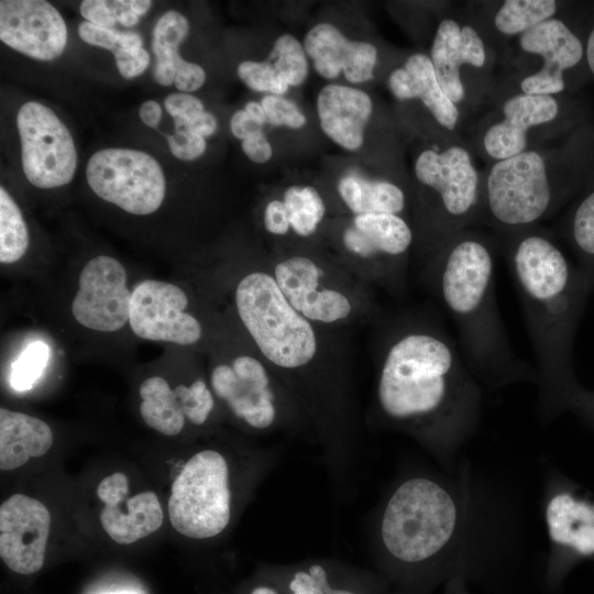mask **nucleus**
<instances>
[{
	"mask_svg": "<svg viewBox=\"0 0 594 594\" xmlns=\"http://www.w3.org/2000/svg\"><path fill=\"white\" fill-rule=\"evenodd\" d=\"M376 400L389 424L449 472L481 421L477 377L455 343L433 329H411L393 341L380 370Z\"/></svg>",
	"mask_w": 594,
	"mask_h": 594,
	"instance_id": "f257e3e1",
	"label": "nucleus"
},
{
	"mask_svg": "<svg viewBox=\"0 0 594 594\" xmlns=\"http://www.w3.org/2000/svg\"><path fill=\"white\" fill-rule=\"evenodd\" d=\"M504 243L537 356L546 411L572 389V343L592 286L558 243L536 229L506 235Z\"/></svg>",
	"mask_w": 594,
	"mask_h": 594,
	"instance_id": "f03ea898",
	"label": "nucleus"
},
{
	"mask_svg": "<svg viewBox=\"0 0 594 594\" xmlns=\"http://www.w3.org/2000/svg\"><path fill=\"white\" fill-rule=\"evenodd\" d=\"M438 295L459 330L466 362L490 386L528 380L515 356L495 296L492 243L469 229L446 241L432 256Z\"/></svg>",
	"mask_w": 594,
	"mask_h": 594,
	"instance_id": "7ed1b4c3",
	"label": "nucleus"
},
{
	"mask_svg": "<svg viewBox=\"0 0 594 594\" xmlns=\"http://www.w3.org/2000/svg\"><path fill=\"white\" fill-rule=\"evenodd\" d=\"M594 179V127L587 123L552 151L528 148L494 162L482 186L484 220L505 235L535 229Z\"/></svg>",
	"mask_w": 594,
	"mask_h": 594,
	"instance_id": "20e7f679",
	"label": "nucleus"
},
{
	"mask_svg": "<svg viewBox=\"0 0 594 594\" xmlns=\"http://www.w3.org/2000/svg\"><path fill=\"white\" fill-rule=\"evenodd\" d=\"M465 525V504L453 487L430 475L402 480L383 503L374 546L389 565L407 574L468 578L454 550Z\"/></svg>",
	"mask_w": 594,
	"mask_h": 594,
	"instance_id": "39448f33",
	"label": "nucleus"
},
{
	"mask_svg": "<svg viewBox=\"0 0 594 594\" xmlns=\"http://www.w3.org/2000/svg\"><path fill=\"white\" fill-rule=\"evenodd\" d=\"M234 304L242 324L272 364L296 370L312 361L314 328L289 304L274 276L260 271L244 275L237 284Z\"/></svg>",
	"mask_w": 594,
	"mask_h": 594,
	"instance_id": "423d86ee",
	"label": "nucleus"
},
{
	"mask_svg": "<svg viewBox=\"0 0 594 594\" xmlns=\"http://www.w3.org/2000/svg\"><path fill=\"white\" fill-rule=\"evenodd\" d=\"M414 174L430 196L426 218L435 253L446 241L480 221L483 180L469 150L458 143L421 151Z\"/></svg>",
	"mask_w": 594,
	"mask_h": 594,
	"instance_id": "0eeeda50",
	"label": "nucleus"
},
{
	"mask_svg": "<svg viewBox=\"0 0 594 594\" xmlns=\"http://www.w3.org/2000/svg\"><path fill=\"white\" fill-rule=\"evenodd\" d=\"M233 469L213 448L193 454L172 485L168 516L180 535L206 540L221 535L233 517Z\"/></svg>",
	"mask_w": 594,
	"mask_h": 594,
	"instance_id": "6e6552de",
	"label": "nucleus"
},
{
	"mask_svg": "<svg viewBox=\"0 0 594 594\" xmlns=\"http://www.w3.org/2000/svg\"><path fill=\"white\" fill-rule=\"evenodd\" d=\"M86 179L100 199L134 216L156 212L166 195L162 166L139 150L107 147L95 152L86 166Z\"/></svg>",
	"mask_w": 594,
	"mask_h": 594,
	"instance_id": "1a4fd4ad",
	"label": "nucleus"
},
{
	"mask_svg": "<svg viewBox=\"0 0 594 594\" xmlns=\"http://www.w3.org/2000/svg\"><path fill=\"white\" fill-rule=\"evenodd\" d=\"M482 134V148L494 162L518 155L529 148V134L541 127L572 132L586 124L584 112L574 101L560 96L517 92L499 108Z\"/></svg>",
	"mask_w": 594,
	"mask_h": 594,
	"instance_id": "9d476101",
	"label": "nucleus"
},
{
	"mask_svg": "<svg viewBox=\"0 0 594 594\" xmlns=\"http://www.w3.org/2000/svg\"><path fill=\"white\" fill-rule=\"evenodd\" d=\"M588 26L579 28L553 16L519 35L521 51L540 56L543 62L537 72L520 80V91L560 96L569 86L580 85L586 79L590 76L585 62Z\"/></svg>",
	"mask_w": 594,
	"mask_h": 594,
	"instance_id": "9b49d317",
	"label": "nucleus"
},
{
	"mask_svg": "<svg viewBox=\"0 0 594 594\" xmlns=\"http://www.w3.org/2000/svg\"><path fill=\"white\" fill-rule=\"evenodd\" d=\"M22 168L26 179L41 189L72 182L77 169L73 135L56 113L37 101L23 103L16 114Z\"/></svg>",
	"mask_w": 594,
	"mask_h": 594,
	"instance_id": "f8f14e48",
	"label": "nucleus"
},
{
	"mask_svg": "<svg viewBox=\"0 0 594 594\" xmlns=\"http://www.w3.org/2000/svg\"><path fill=\"white\" fill-rule=\"evenodd\" d=\"M210 388L230 413L255 431H270L283 422V398L263 363L241 354L218 363L210 372Z\"/></svg>",
	"mask_w": 594,
	"mask_h": 594,
	"instance_id": "ddd939ff",
	"label": "nucleus"
},
{
	"mask_svg": "<svg viewBox=\"0 0 594 594\" xmlns=\"http://www.w3.org/2000/svg\"><path fill=\"white\" fill-rule=\"evenodd\" d=\"M188 307L180 286L145 278L132 288L129 327L142 340L190 346L201 340L202 327Z\"/></svg>",
	"mask_w": 594,
	"mask_h": 594,
	"instance_id": "4468645a",
	"label": "nucleus"
},
{
	"mask_svg": "<svg viewBox=\"0 0 594 594\" xmlns=\"http://www.w3.org/2000/svg\"><path fill=\"white\" fill-rule=\"evenodd\" d=\"M131 294L124 265L111 255H96L79 272L72 316L87 330L118 332L129 324Z\"/></svg>",
	"mask_w": 594,
	"mask_h": 594,
	"instance_id": "2eb2a0df",
	"label": "nucleus"
},
{
	"mask_svg": "<svg viewBox=\"0 0 594 594\" xmlns=\"http://www.w3.org/2000/svg\"><path fill=\"white\" fill-rule=\"evenodd\" d=\"M67 38L62 14L48 1H0V40L12 50L48 62L63 54Z\"/></svg>",
	"mask_w": 594,
	"mask_h": 594,
	"instance_id": "dca6fc26",
	"label": "nucleus"
},
{
	"mask_svg": "<svg viewBox=\"0 0 594 594\" xmlns=\"http://www.w3.org/2000/svg\"><path fill=\"white\" fill-rule=\"evenodd\" d=\"M51 515L30 496L14 494L0 507V557L15 573L37 572L45 559Z\"/></svg>",
	"mask_w": 594,
	"mask_h": 594,
	"instance_id": "f3484780",
	"label": "nucleus"
},
{
	"mask_svg": "<svg viewBox=\"0 0 594 594\" xmlns=\"http://www.w3.org/2000/svg\"><path fill=\"white\" fill-rule=\"evenodd\" d=\"M321 271L305 256L279 262L274 278L289 304L309 321L332 323L349 317L352 306L348 297L320 286Z\"/></svg>",
	"mask_w": 594,
	"mask_h": 594,
	"instance_id": "a211bd4d",
	"label": "nucleus"
},
{
	"mask_svg": "<svg viewBox=\"0 0 594 594\" xmlns=\"http://www.w3.org/2000/svg\"><path fill=\"white\" fill-rule=\"evenodd\" d=\"M304 48L319 76L334 79L342 73L351 84L374 78L377 48L370 42L352 41L331 23L314 25L304 38Z\"/></svg>",
	"mask_w": 594,
	"mask_h": 594,
	"instance_id": "6ab92c4d",
	"label": "nucleus"
},
{
	"mask_svg": "<svg viewBox=\"0 0 594 594\" xmlns=\"http://www.w3.org/2000/svg\"><path fill=\"white\" fill-rule=\"evenodd\" d=\"M429 57L442 90L457 105L465 96L461 78L462 65L483 68L486 50L474 26L448 18L437 28Z\"/></svg>",
	"mask_w": 594,
	"mask_h": 594,
	"instance_id": "aec40b11",
	"label": "nucleus"
},
{
	"mask_svg": "<svg viewBox=\"0 0 594 594\" xmlns=\"http://www.w3.org/2000/svg\"><path fill=\"white\" fill-rule=\"evenodd\" d=\"M373 101L363 90L339 84L322 87L317 97V113L323 133L340 147L358 151L364 143L365 127Z\"/></svg>",
	"mask_w": 594,
	"mask_h": 594,
	"instance_id": "412c9836",
	"label": "nucleus"
},
{
	"mask_svg": "<svg viewBox=\"0 0 594 594\" xmlns=\"http://www.w3.org/2000/svg\"><path fill=\"white\" fill-rule=\"evenodd\" d=\"M387 82L396 99H419L440 127L449 131L457 127L459 108L442 90L428 55L411 54L389 74Z\"/></svg>",
	"mask_w": 594,
	"mask_h": 594,
	"instance_id": "4be33fe9",
	"label": "nucleus"
},
{
	"mask_svg": "<svg viewBox=\"0 0 594 594\" xmlns=\"http://www.w3.org/2000/svg\"><path fill=\"white\" fill-rule=\"evenodd\" d=\"M413 241V230L399 215H359L343 233L345 248L363 258H399Z\"/></svg>",
	"mask_w": 594,
	"mask_h": 594,
	"instance_id": "5701e85b",
	"label": "nucleus"
},
{
	"mask_svg": "<svg viewBox=\"0 0 594 594\" xmlns=\"http://www.w3.org/2000/svg\"><path fill=\"white\" fill-rule=\"evenodd\" d=\"M544 520L554 549L594 554V506L568 492H556L544 502Z\"/></svg>",
	"mask_w": 594,
	"mask_h": 594,
	"instance_id": "b1692460",
	"label": "nucleus"
},
{
	"mask_svg": "<svg viewBox=\"0 0 594 594\" xmlns=\"http://www.w3.org/2000/svg\"><path fill=\"white\" fill-rule=\"evenodd\" d=\"M53 444L50 426L34 416L0 409V469L14 470L44 455Z\"/></svg>",
	"mask_w": 594,
	"mask_h": 594,
	"instance_id": "393cba45",
	"label": "nucleus"
},
{
	"mask_svg": "<svg viewBox=\"0 0 594 594\" xmlns=\"http://www.w3.org/2000/svg\"><path fill=\"white\" fill-rule=\"evenodd\" d=\"M139 395L140 414L150 428L170 437L182 432L194 395L193 382L172 388L165 377L150 376L141 383Z\"/></svg>",
	"mask_w": 594,
	"mask_h": 594,
	"instance_id": "a878e982",
	"label": "nucleus"
},
{
	"mask_svg": "<svg viewBox=\"0 0 594 594\" xmlns=\"http://www.w3.org/2000/svg\"><path fill=\"white\" fill-rule=\"evenodd\" d=\"M128 513L106 506L100 521L107 535L121 544L133 543L156 531L163 524V510L155 493L143 492L127 501Z\"/></svg>",
	"mask_w": 594,
	"mask_h": 594,
	"instance_id": "bb28decb",
	"label": "nucleus"
},
{
	"mask_svg": "<svg viewBox=\"0 0 594 594\" xmlns=\"http://www.w3.org/2000/svg\"><path fill=\"white\" fill-rule=\"evenodd\" d=\"M338 193L355 215H399L406 206V196L396 184L370 179L359 173H348L338 182Z\"/></svg>",
	"mask_w": 594,
	"mask_h": 594,
	"instance_id": "cd10ccee",
	"label": "nucleus"
},
{
	"mask_svg": "<svg viewBox=\"0 0 594 594\" xmlns=\"http://www.w3.org/2000/svg\"><path fill=\"white\" fill-rule=\"evenodd\" d=\"M563 237L573 250L578 266L594 288V179L579 195L562 223Z\"/></svg>",
	"mask_w": 594,
	"mask_h": 594,
	"instance_id": "c85d7f7f",
	"label": "nucleus"
},
{
	"mask_svg": "<svg viewBox=\"0 0 594 594\" xmlns=\"http://www.w3.org/2000/svg\"><path fill=\"white\" fill-rule=\"evenodd\" d=\"M189 33V22L179 12H165L153 29L152 50L156 57L153 78L161 86H170L175 78V61L178 50Z\"/></svg>",
	"mask_w": 594,
	"mask_h": 594,
	"instance_id": "c756f323",
	"label": "nucleus"
},
{
	"mask_svg": "<svg viewBox=\"0 0 594 594\" xmlns=\"http://www.w3.org/2000/svg\"><path fill=\"white\" fill-rule=\"evenodd\" d=\"M559 4L553 0H506L494 14L495 29L503 35H521L537 24L557 16Z\"/></svg>",
	"mask_w": 594,
	"mask_h": 594,
	"instance_id": "7c9ffc66",
	"label": "nucleus"
},
{
	"mask_svg": "<svg viewBox=\"0 0 594 594\" xmlns=\"http://www.w3.org/2000/svg\"><path fill=\"white\" fill-rule=\"evenodd\" d=\"M30 245V233L23 213L8 193L0 187V262L11 265L26 254Z\"/></svg>",
	"mask_w": 594,
	"mask_h": 594,
	"instance_id": "2f4dec72",
	"label": "nucleus"
},
{
	"mask_svg": "<svg viewBox=\"0 0 594 594\" xmlns=\"http://www.w3.org/2000/svg\"><path fill=\"white\" fill-rule=\"evenodd\" d=\"M290 228L300 237L314 234L326 213L322 197L315 187L293 185L283 195Z\"/></svg>",
	"mask_w": 594,
	"mask_h": 594,
	"instance_id": "473e14b6",
	"label": "nucleus"
},
{
	"mask_svg": "<svg viewBox=\"0 0 594 594\" xmlns=\"http://www.w3.org/2000/svg\"><path fill=\"white\" fill-rule=\"evenodd\" d=\"M268 57L289 86H300L307 79V54L304 45L292 34L278 36Z\"/></svg>",
	"mask_w": 594,
	"mask_h": 594,
	"instance_id": "72a5a7b5",
	"label": "nucleus"
},
{
	"mask_svg": "<svg viewBox=\"0 0 594 594\" xmlns=\"http://www.w3.org/2000/svg\"><path fill=\"white\" fill-rule=\"evenodd\" d=\"M50 346L41 340L30 342L12 363L10 383L13 389L24 392L33 387L50 359Z\"/></svg>",
	"mask_w": 594,
	"mask_h": 594,
	"instance_id": "f704fd0d",
	"label": "nucleus"
},
{
	"mask_svg": "<svg viewBox=\"0 0 594 594\" xmlns=\"http://www.w3.org/2000/svg\"><path fill=\"white\" fill-rule=\"evenodd\" d=\"M289 594H361L351 588L334 587L323 562H311L293 571L287 582Z\"/></svg>",
	"mask_w": 594,
	"mask_h": 594,
	"instance_id": "c9c22d12",
	"label": "nucleus"
},
{
	"mask_svg": "<svg viewBox=\"0 0 594 594\" xmlns=\"http://www.w3.org/2000/svg\"><path fill=\"white\" fill-rule=\"evenodd\" d=\"M237 73L243 84L254 91L283 96L289 89L285 78L270 61H243Z\"/></svg>",
	"mask_w": 594,
	"mask_h": 594,
	"instance_id": "e433bc0d",
	"label": "nucleus"
},
{
	"mask_svg": "<svg viewBox=\"0 0 594 594\" xmlns=\"http://www.w3.org/2000/svg\"><path fill=\"white\" fill-rule=\"evenodd\" d=\"M260 102L265 111L267 123L272 125L300 129L307 122L306 116L298 106L283 96L265 95Z\"/></svg>",
	"mask_w": 594,
	"mask_h": 594,
	"instance_id": "4c0bfd02",
	"label": "nucleus"
},
{
	"mask_svg": "<svg viewBox=\"0 0 594 594\" xmlns=\"http://www.w3.org/2000/svg\"><path fill=\"white\" fill-rule=\"evenodd\" d=\"M170 153L178 160L193 161L200 157L207 147L206 138L187 130L174 129L166 136Z\"/></svg>",
	"mask_w": 594,
	"mask_h": 594,
	"instance_id": "58836bf2",
	"label": "nucleus"
},
{
	"mask_svg": "<svg viewBox=\"0 0 594 594\" xmlns=\"http://www.w3.org/2000/svg\"><path fill=\"white\" fill-rule=\"evenodd\" d=\"M78 35L85 43L113 53L121 45L123 32L98 26L86 21L78 25Z\"/></svg>",
	"mask_w": 594,
	"mask_h": 594,
	"instance_id": "ea45409f",
	"label": "nucleus"
},
{
	"mask_svg": "<svg viewBox=\"0 0 594 594\" xmlns=\"http://www.w3.org/2000/svg\"><path fill=\"white\" fill-rule=\"evenodd\" d=\"M117 69L127 79L140 76L150 64V55L143 48H118L113 52Z\"/></svg>",
	"mask_w": 594,
	"mask_h": 594,
	"instance_id": "a19ab883",
	"label": "nucleus"
},
{
	"mask_svg": "<svg viewBox=\"0 0 594 594\" xmlns=\"http://www.w3.org/2000/svg\"><path fill=\"white\" fill-rule=\"evenodd\" d=\"M206 80L205 69L185 61L180 55L175 61L174 85L182 92H193L201 88Z\"/></svg>",
	"mask_w": 594,
	"mask_h": 594,
	"instance_id": "79ce46f5",
	"label": "nucleus"
},
{
	"mask_svg": "<svg viewBox=\"0 0 594 594\" xmlns=\"http://www.w3.org/2000/svg\"><path fill=\"white\" fill-rule=\"evenodd\" d=\"M164 107L173 119L189 120L205 111L202 101L188 92L168 95L164 100Z\"/></svg>",
	"mask_w": 594,
	"mask_h": 594,
	"instance_id": "37998d69",
	"label": "nucleus"
},
{
	"mask_svg": "<svg viewBox=\"0 0 594 594\" xmlns=\"http://www.w3.org/2000/svg\"><path fill=\"white\" fill-rule=\"evenodd\" d=\"M129 493V482L123 473L105 477L97 487V495L106 506L118 507Z\"/></svg>",
	"mask_w": 594,
	"mask_h": 594,
	"instance_id": "c03bdc74",
	"label": "nucleus"
},
{
	"mask_svg": "<svg viewBox=\"0 0 594 594\" xmlns=\"http://www.w3.org/2000/svg\"><path fill=\"white\" fill-rule=\"evenodd\" d=\"M80 14L87 22L107 29H113L117 23L109 0H85L80 4Z\"/></svg>",
	"mask_w": 594,
	"mask_h": 594,
	"instance_id": "a18cd8bd",
	"label": "nucleus"
},
{
	"mask_svg": "<svg viewBox=\"0 0 594 594\" xmlns=\"http://www.w3.org/2000/svg\"><path fill=\"white\" fill-rule=\"evenodd\" d=\"M265 229L275 235H284L290 228L288 215L283 200L273 199L264 210Z\"/></svg>",
	"mask_w": 594,
	"mask_h": 594,
	"instance_id": "49530a36",
	"label": "nucleus"
},
{
	"mask_svg": "<svg viewBox=\"0 0 594 594\" xmlns=\"http://www.w3.org/2000/svg\"><path fill=\"white\" fill-rule=\"evenodd\" d=\"M217 128V118L208 111H204L189 120L174 118V129L187 130L202 138L212 135Z\"/></svg>",
	"mask_w": 594,
	"mask_h": 594,
	"instance_id": "de8ad7c7",
	"label": "nucleus"
},
{
	"mask_svg": "<svg viewBox=\"0 0 594 594\" xmlns=\"http://www.w3.org/2000/svg\"><path fill=\"white\" fill-rule=\"evenodd\" d=\"M241 148L252 162L258 164L266 163L273 155V147L263 132L243 140Z\"/></svg>",
	"mask_w": 594,
	"mask_h": 594,
	"instance_id": "09e8293b",
	"label": "nucleus"
},
{
	"mask_svg": "<svg viewBox=\"0 0 594 594\" xmlns=\"http://www.w3.org/2000/svg\"><path fill=\"white\" fill-rule=\"evenodd\" d=\"M230 130L237 139L243 141L253 134L263 132V125L252 119L244 109H241L231 117Z\"/></svg>",
	"mask_w": 594,
	"mask_h": 594,
	"instance_id": "8fccbe9b",
	"label": "nucleus"
},
{
	"mask_svg": "<svg viewBox=\"0 0 594 594\" xmlns=\"http://www.w3.org/2000/svg\"><path fill=\"white\" fill-rule=\"evenodd\" d=\"M140 119L150 128H157L162 118V107L155 100H146L139 108Z\"/></svg>",
	"mask_w": 594,
	"mask_h": 594,
	"instance_id": "3c124183",
	"label": "nucleus"
},
{
	"mask_svg": "<svg viewBox=\"0 0 594 594\" xmlns=\"http://www.w3.org/2000/svg\"><path fill=\"white\" fill-rule=\"evenodd\" d=\"M443 594H471L468 587V578L459 574L449 579L446 582Z\"/></svg>",
	"mask_w": 594,
	"mask_h": 594,
	"instance_id": "603ef678",
	"label": "nucleus"
},
{
	"mask_svg": "<svg viewBox=\"0 0 594 594\" xmlns=\"http://www.w3.org/2000/svg\"><path fill=\"white\" fill-rule=\"evenodd\" d=\"M585 62L590 76L594 77V19L585 37Z\"/></svg>",
	"mask_w": 594,
	"mask_h": 594,
	"instance_id": "864d4df0",
	"label": "nucleus"
},
{
	"mask_svg": "<svg viewBox=\"0 0 594 594\" xmlns=\"http://www.w3.org/2000/svg\"><path fill=\"white\" fill-rule=\"evenodd\" d=\"M244 110L248 112V114L252 119H254L261 125H264L265 123H267V118L261 102L249 101L244 106Z\"/></svg>",
	"mask_w": 594,
	"mask_h": 594,
	"instance_id": "5fc2aeb1",
	"label": "nucleus"
},
{
	"mask_svg": "<svg viewBox=\"0 0 594 594\" xmlns=\"http://www.w3.org/2000/svg\"><path fill=\"white\" fill-rule=\"evenodd\" d=\"M251 594H279V592L272 586L261 585L253 588Z\"/></svg>",
	"mask_w": 594,
	"mask_h": 594,
	"instance_id": "6e6d98bb",
	"label": "nucleus"
},
{
	"mask_svg": "<svg viewBox=\"0 0 594 594\" xmlns=\"http://www.w3.org/2000/svg\"><path fill=\"white\" fill-rule=\"evenodd\" d=\"M105 594H138V593L132 592V591H118V592H109Z\"/></svg>",
	"mask_w": 594,
	"mask_h": 594,
	"instance_id": "4d7b16f0",
	"label": "nucleus"
}]
</instances>
